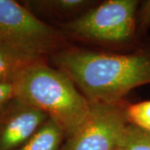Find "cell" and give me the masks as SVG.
Instances as JSON below:
<instances>
[{
    "label": "cell",
    "instance_id": "obj_1",
    "mask_svg": "<svg viewBox=\"0 0 150 150\" xmlns=\"http://www.w3.org/2000/svg\"><path fill=\"white\" fill-rule=\"evenodd\" d=\"M53 57L90 103H123L134 88L150 83V44L128 54L71 48Z\"/></svg>",
    "mask_w": 150,
    "mask_h": 150
},
{
    "label": "cell",
    "instance_id": "obj_2",
    "mask_svg": "<svg viewBox=\"0 0 150 150\" xmlns=\"http://www.w3.org/2000/svg\"><path fill=\"white\" fill-rule=\"evenodd\" d=\"M15 98L44 112L71 137L85 121L91 103L69 77L44 61L29 65L14 82Z\"/></svg>",
    "mask_w": 150,
    "mask_h": 150
},
{
    "label": "cell",
    "instance_id": "obj_3",
    "mask_svg": "<svg viewBox=\"0 0 150 150\" xmlns=\"http://www.w3.org/2000/svg\"><path fill=\"white\" fill-rule=\"evenodd\" d=\"M65 35L13 0H0V43L37 61L59 53Z\"/></svg>",
    "mask_w": 150,
    "mask_h": 150
},
{
    "label": "cell",
    "instance_id": "obj_4",
    "mask_svg": "<svg viewBox=\"0 0 150 150\" xmlns=\"http://www.w3.org/2000/svg\"><path fill=\"white\" fill-rule=\"evenodd\" d=\"M139 2L108 0L64 25V31L81 40L103 43H126L136 37Z\"/></svg>",
    "mask_w": 150,
    "mask_h": 150
},
{
    "label": "cell",
    "instance_id": "obj_5",
    "mask_svg": "<svg viewBox=\"0 0 150 150\" xmlns=\"http://www.w3.org/2000/svg\"><path fill=\"white\" fill-rule=\"evenodd\" d=\"M123 103H91L85 121L67 139L63 150H118L129 121Z\"/></svg>",
    "mask_w": 150,
    "mask_h": 150
},
{
    "label": "cell",
    "instance_id": "obj_6",
    "mask_svg": "<svg viewBox=\"0 0 150 150\" xmlns=\"http://www.w3.org/2000/svg\"><path fill=\"white\" fill-rule=\"evenodd\" d=\"M48 119L42 111L14 98L0 112V150H15Z\"/></svg>",
    "mask_w": 150,
    "mask_h": 150
},
{
    "label": "cell",
    "instance_id": "obj_7",
    "mask_svg": "<svg viewBox=\"0 0 150 150\" xmlns=\"http://www.w3.org/2000/svg\"><path fill=\"white\" fill-rule=\"evenodd\" d=\"M64 138V130L48 118L27 142L15 150H59Z\"/></svg>",
    "mask_w": 150,
    "mask_h": 150
},
{
    "label": "cell",
    "instance_id": "obj_8",
    "mask_svg": "<svg viewBox=\"0 0 150 150\" xmlns=\"http://www.w3.org/2000/svg\"><path fill=\"white\" fill-rule=\"evenodd\" d=\"M36 62L0 43V82L14 83L29 65Z\"/></svg>",
    "mask_w": 150,
    "mask_h": 150
},
{
    "label": "cell",
    "instance_id": "obj_9",
    "mask_svg": "<svg viewBox=\"0 0 150 150\" xmlns=\"http://www.w3.org/2000/svg\"><path fill=\"white\" fill-rule=\"evenodd\" d=\"M30 3V5L40 12L55 15H69L85 8L92 2L85 0H41Z\"/></svg>",
    "mask_w": 150,
    "mask_h": 150
},
{
    "label": "cell",
    "instance_id": "obj_10",
    "mask_svg": "<svg viewBox=\"0 0 150 150\" xmlns=\"http://www.w3.org/2000/svg\"><path fill=\"white\" fill-rule=\"evenodd\" d=\"M125 113L130 124L150 132V100L125 105Z\"/></svg>",
    "mask_w": 150,
    "mask_h": 150
},
{
    "label": "cell",
    "instance_id": "obj_11",
    "mask_svg": "<svg viewBox=\"0 0 150 150\" xmlns=\"http://www.w3.org/2000/svg\"><path fill=\"white\" fill-rule=\"evenodd\" d=\"M118 150H150V132L129 123Z\"/></svg>",
    "mask_w": 150,
    "mask_h": 150
},
{
    "label": "cell",
    "instance_id": "obj_12",
    "mask_svg": "<svg viewBox=\"0 0 150 150\" xmlns=\"http://www.w3.org/2000/svg\"><path fill=\"white\" fill-rule=\"evenodd\" d=\"M137 33H144L150 28V0L141 4L136 16Z\"/></svg>",
    "mask_w": 150,
    "mask_h": 150
},
{
    "label": "cell",
    "instance_id": "obj_13",
    "mask_svg": "<svg viewBox=\"0 0 150 150\" xmlns=\"http://www.w3.org/2000/svg\"><path fill=\"white\" fill-rule=\"evenodd\" d=\"M15 86L14 83H2L0 82V112L15 98Z\"/></svg>",
    "mask_w": 150,
    "mask_h": 150
}]
</instances>
